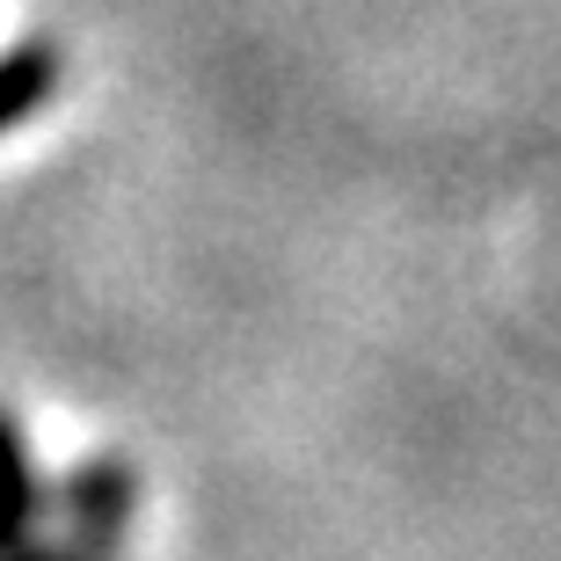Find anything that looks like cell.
<instances>
[{
	"mask_svg": "<svg viewBox=\"0 0 561 561\" xmlns=\"http://www.w3.org/2000/svg\"><path fill=\"white\" fill-rule=\"evenodd\" d=\"M131 503H139V481H131V459H125V453H95V459H81V467H73V474L59 481L66 540L95 547L103 561L125 554Z\"/></svg>",
	"mask_w": 561,
	"mask_h": 561,
	"instance_id": "6da1fadb",
	"label": "cell"
},
{
	"mask_svg": "<svg viewBox=\"0 0 561 561\" xmlns=\"http://www.w3.org/2000/svg\"><path fill=\"white\" fill-rule=\"evenodd\" d=\"M59 81H66V59H59L51 37L8 44V51H0V139H8L15 125H30V117L59 95Z\"/></svg>",
	"mask_w": 561,
	"mask_h": 561,
	"instance_id": "7a4b0ae2",
	"label": "cell"
},
{
	"mask_svg": "<svg viewBox=\"0 0 561 561\" xmlns=\"http://www.w3.org/2000/svg\"><path fill=\"white\" fill-rule=\"evenodd\" d=\"M44 525V489L37 467H30V445H22L15 416L0 409V554H15L30 533Z\"/></svg>",
	"mask_w": 561,
	"mask_h": 561,
	"instance_id": "3957f363",
	"label": "cell"
},
{
	"mask_svg": "<svg viewBox=\"0 0 561 561\" xmlns=\"http://www.w3.org/2000/svg\"><path fill=\"white\" fill-rule=\"evenodd\" d=\"M0 561H103V554H95V547H81V540H66V533H51V540H44V533H30L15 554H0Z\"/></svg>",
	"mask_w": 561,
	"mask_h": 561,
	"instance_id": "277c9868",
	"label": "cell"
}]
</instances>
